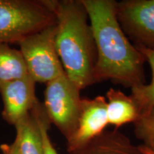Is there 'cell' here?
<instances>
[{
  "label": "cell",
  "instance_id": "1",
  "mask_svg": "<svg viewBox=\"0 0 154 154\" xmlns=\"http://www.w3.org/2000/svg\"><path fill=\"white\" fill-rule=\"evenodd\" d=\"M82 2L88 13L97 53L95 83L110 80L131 89L145 84V57L121 28L116 16V1Z\"/></svg>",
  "mask_w": 154,
  "mask_h": 154
},
{
  "label": "cell",
  "instance_id": "2",
  "mask_svg": "<svg viewBox=\"0 0 154 154\" xmlns=\"http://www.w3.org/2000/svg\"><path fill=\"white\" fill-rule=\"evenodd\" d=\"M57 18L56 45L64 72L81 90L95 84L97 53L82 0H51Z\"/></svg>",
  "mask_w": 154,
  "mask_h": 154
},
{
  "label": "cell",
  "instance_id": "3",
  "mask_svg": "<svg viewBox=\"0 0 154 154\" xmlns=\"http://www.w3.org/2000/svg\"><path fill=\"white\" fill-rule=\"evenodd\" d=\"M56 23L51 0H0V44H18Z\"/></svg>",
  "mask_w": 154,
  "mask_h": 154
},
{
  "label": "cell",
  "instance_id": "4",
  "mask_svg": "<svg viewBox=\"0 0 154 154\" xmlns=\"http://www.w3.org/2000/svg\"><path fill=\"white\" fill-rule=\"evenodd\" d=\"M57 23L18 43L28 74L36 83L47 84L65 73L56 45Z\"/></svg>",
  "mask_w": 154,
  "mask_h": 154
},
{
  "label": "cell",
  "instance_id": "5",
  "mask_svg": "<svg viewBox=\"0 0 154 154\" xmlns=\"http://www.w3.org/2000/svg\"><path fill=\"white\" fill-rule=\"evenodd\" d=\"M66 73L46 84L44 107L48 119L66 140L76 130L82 98Z\"/></svg>",
  "mask_w": 154,
  "mask_h": 154
},
{
  "label": "cell",
  "instance_id": "6",
  "mask_svg": "<svg viewBox=\"0 0 154 154\" xmlns=\"http://www.w3.org/2000/svg\"><path fill=\"white\" fill-rule=\"evenodd\" d=\"M116 16L134 45L154 47V0L116 2Z\"/></svg>",
  "mask_w": 154,
  "mask_h": 154
},
{
  "label": "cell",
  "instance_id": "7",
  "mask_svg": "<svg viewBox=\"0 0 154 154\" xmlns=\"http://www.w3.org/2000/svg\"><path fill=\"white\" fill-rule=\"evenodd\" d=\"M108 125L105 96H98L93 99L82 98L76 130L66 140L67 152L72 153L85 147L105 131Z\"/></svg>",
  "mask_w": 154,
  "mask_h": 154
},
{
  "label": "cell",
  "instance_id": "8",
  "mask_svg": "<svg viewBox=\"0 0 154 154\" xmlns=\"http://www.w3.org/2000/svg\"><path fill=\"white\" fill-rule=\"evenodd\" d=\"M35 81L28 74L11 81L1 88L2 117L8 124L15 126L38 101L35 94Z\"/></svg>",
  "mask_w": 154,
  "mask_h": 154
},
{
  "label": "cell",
  "instance_id": "9",
  "mask_svg": "<svg viewBox=\"0 0 154 154\" xmlns=\"http://www.w3.org/2000/svg\"><path fill=\"white\" fill-rule=\"evenodd\" d=\"M42 103L38 101L26 116L15 125L16 138L20 154H44V142L39 123Z\"/></svg>",
  "mask_w": 154,
  "mask_h": 154
},
{
  "label": "cell",
  "instance_id": "10",
  "mask_svg": "<svg viewBox=\"0 0 154 154\" xmlns=\"http://www.w3.org/2000/svg\"><path fill=\"white\" fill-rule=\"evenodd\" d=\"M109 125L117 128L128 124H135L141 116L137 103L131 96L121 90L111 88L106 94Z\"/></svg>",
  "mask_w": 154,
  "mask_h": 154
},
{
  "label": "cell",
  "instance_id": "11",
  "mask_svg": "<svg viewBox=\"0 0 154 154\" xmlns=\"http://www.w3.org/2000/svg\"><path fill=\"white\" fill-rule=\"evenodd\" d=\"M69 154H143L138 146L117 129L103 131L79 151Z\"/></svg>",
  "mask_w": 154,
  "mask_h": 154
},
{
  "label": "cell",
  "instance_id": "12",
  "mask_svg": "<svg viewBox=\"0 0 154 154\" xmlns=\"http://www.w3.org/2000/svg\"><path fill=\"white\" fill-rule=\"evenodd\" d=\"M28 74L20 50L13 49L8 44H0V89L7 83Z\"/></svg>",
  "mask_w": 154,
  "mask_h": 154
},
{
  "label": "cell",
  "instance_id": "13",
  "mask_svg": "<svg viewBox=\"0 0 154 154\" xmlns=\"http://www.w3.org/2000/svg\"><path fill=\"white\" fill-rule=\"evenodd\" d=\"M145 57L151 69V80L149 84H142L131 88V96L139 108L141 115L154 111V47L135 45Z\"/></svg>",
  "mask_w": 154,
  "mask_h": 154
},
{
  "label": "cell",
  "instance_id": "14",
  "mask_svg": "<svg viewBox=\"0 0 154 154\" xmlns=\"http://www.w3.org/2000/svg\"><path fill=\"white\" fill-rule=\"evenodd\" d=\"M134 132L144 145L154 151V111L141 115L135 123Z\"/></svg>",
  "mask_w": 154,
  "mask_h": 154
},
{
  "label": "cell",
  "instance_id": "15",
  "mask_svg": "<svg viewBox=\"0 0 154 154\" xmlns=\"http://www.w3.org/2000/svg\"><path fill=\"white\" fill-rule=\"evenodd\" d=\"M39 123L43 138L44 154H59L54 146L49 136V129L51 124L46 113L44 104H42L39 111Z\"/></svg>",
  "mask_w": 154,
  "mask_h": 154
},
{
  "label": "cell",
  "instance_id": "16",
  "mask_svg": "<svg viewBox=\"0 0 154 154\" xmlns=\"http://www.w3.org/2000/svg\"><path fill=\"white\" fill-rule=\"evenodd\" d=\"M0 149L2 154H20L18 145L15 140L11 144H2Z\"/></svg>",
  "mask_w": 154,
  "mask_h": 154
},
{
  "label": "cell",
  "instance_id": "17",
  "mask_svg": "<svg viewBox=\"0 0 154 154\" xmlns=\"http://www.w3.org/2000/svg\"><path fill=\"white\" fill-rule=\"evenodd\" d=\"M138 147H139L140 150L142 151V153L143 154H154V151L149 149V148L146 147V146L143 145V144L139 145Z\"/></svg>",
  "mask_w": 154,
  "mask_h": 154
}]
</instances>
